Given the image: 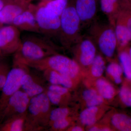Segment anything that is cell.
<instances>
[{
	"mask_svg": "<svg viewBox=\"0 0 131 131\" xmlns=\"http://www.w3.org/2000/svg\"><path fill=\"white\" fill-rule=\"evenodd\" d=\"M50 70L49 80L52 84L61 85L66 88H69L71 86L72 82L70 77L61 74L56 71Z\"/></svg>",
	"mask_w": 131,
	"mask_h": 131,
	"instance_id": "d6986e66",
	"label": "cell"
},
{
	"mask_svg": "<svg viewBox=\"0 0 131 131\" xmlns=\"http://www.w3.org/2000/svg\"><path fill=\"white\" fill-rule=\"evenodd\" d=\"M97 92L93 89H88L83 92V96L86 102L91 100L97 94Z\"/></svg>",
	"mask_w": 131,
	"mask_h": 131,
	"instance_id": "836d02e7",
	"label": "cell"
},
{
	"mask_svg": "<svg viewBox=\"0 0 131 131\" xmlns=\"http://www.w3.org/2000/svg\"><path fill=\"white\" fill-rule=\"evenodd\" d=\"M96 87L99 94L103 98L110 99L115 94V89L110 83L103 79H100L96 82Z\"/></svg>",
	"mask_w": 131,
	"mask_h": 131,
	"instance_id": "ac0fdd59",
	"label": "cell"
},
{
	"mask_svg": "<svg viewBox=\"0 0 131 131\" xmlns=\"http://www.w3.org/2000/svg\"><path fill=\"white\" fill-rule=\"evenodd\" d=\"M3 6L0 11V23L12 25L14 19L26 10L30 2L28 0H3Z\"/></svg>",
	"mask_w": 131,
	"mask_h": 131,
	"instance_id": "52a82bcc",
	"label": "cell"
},
{
	"mask_svg": "<svg viewBox=\"0 0 131 131\" xmlns=\"http://www.w3.org/2000/svg\"><path fill=\"white\" fill-rule=\"evenodd\" d=\"M69 125V121L66 118H64L54 121L53 126L55 129H63L66 128Z\"/></svg>",
	"mask_w": 131,
	"mask_h": 131,
	"instance_id": "1f68e13d",
	"label": "cell"
},
{
	"mask_svg": "<svg viewBox=\"0 0 131 131\" xmlns=\"http://www.w3.org/2000/svg\"><path fill=\"white\" fill-rule=\"evenodd\" d=\"M38 68H47L71 78L77 76L80 70L78 63L73 59L61 55H54L30 63Z\"/></svg>",
	"mask_w": 131,
	"mask_h": 131,
	"instance_id": "277c9868",
	"label": "cell"
},
{
	"mask_svg": "<svg viewBox=\"0 0 131 131\" xmlns=\"http://www.w3.org/2000/svg\"><path fill=\"white\" fill-rule=\"evenodd\" d=\"M100 2L101 9L108 16L112 24L120 10V1L100 0Z\"/></svg>",
	"mask_w": 131,
	"mask_h": 131,
	"instance_id": "5bb4252c",
	"label": "cell"
},
{
	"mask_svg": "<svg viewBox=\"0 0 131 131\" xmlns=\"http://www.w3.org/2000/svg\"><path fill=\"white\" fill-rule=\"evenodd\" d=\"M21 87L29 97H33L43 92V89L39 84L36 83L30 75L25 74L21 79Z\"/></svg>",
	"mask_w": 131,
	"mask_h": 131,
	"instance_id": "9a60e30c",
	"label": "cell"
},
{
	"mask_svg": "<svg viewBox=\"0 0 131 131\" xmlns=\"http://www.w3.org/2000/svg\"><path fill=\"white\" fill-rule=\"evenodd\" d=\"M98 111V108L96 106L89 107L83 110L80 114L81 122L85 125H93L96 122Z\"/></svg>",
	"mask_w": 131,
	"mask_h": 131,
	"instance_id": "ffe728a7",
	"label": "cell"
},
{
	"mask_svg": "<svg viewBox=\"0 0 131 131\" xmlns=\"http://www.w3.org/2000/svg\"><path fill=\"white\" fill-rule=\"evenodd\" d=\"M103 98L100 95H96L90 100L86 102L87 106L88 107L91 106H96L100 105L103 102Z\"/></svg>",
	"mask_w": 131,
	"mask_h": 131,
	"instance_id": "f546056e",
	"label": "cell"
},
{
	"mask_svg": "<svg viewBox=\"0 0 131 131\" xmlns=\"http://www.w3.org/2000/svg\"><path fill=\"white\" fill-rule=\"evenodd\" d=\"M6 78L5 76L0 75V88H3L6 82Z\"/></svg>",
	"mask_w": 131,
	"mask_h": 131,
	"instance_id": "e575fe53",
	"label": "cell"
},
{
	"mask_svg": "<svg viewBox=\"0 0 131 131\" xmlns=\"http://www.w3.org/2000/svg\"><path fill=\"white\" fill-rule=\"evenodd\" d=\"M60 31L58 37L62 44L69 46L81 38V20L75 8L73 0L69 2L60 16Z\"/></svg>",
	"mask_w": 131,
	"mask_h": 131,
	"instance_id": "7a4b0ae2",
	"label": "cell"
},
{
	"mask_svg": "<svg viewBox=\"0 0 131 131\" xmlns=\"http://www.w3.org/2000/svg\"><path fill=\"white\" fill-rule=\"evenodd\" d=\"M28 108L31 114L34 116H37L42 114L36 96L32 97L30 101Z\"/></svg>",
	"mask_w": 131,
	"mask_h": 131,
	"instance_id": "83f0119b",
	"label": "cell"
},
{
	"mask_svg": "<svg viewBox=\"0 0 131 131\" xmlns=\"http://www.w3.org/2000/svg\"><path fill=\"white\" fill-rule=\"evenodd\" d=\"M29 96L24 91L18 90L12 94L9 100L10 105L19 113L25 112L30 102Z\"/></svg>",
	"mask_w": 131,
	"mask_h": 131,
	"instance_id": "4fadbf2b",
	"label": "cell"
},
{
	"mask_svg": "<svg viewBox=\"0 0 131 131\" xmlns=\"http://www.w3.org/2000/svg\"><path fill=\"white\" fill-rule=\"evenodd\" d=\"M127 2L129 3L130 5H131V0H125Z\"/></svg>",
	"mask_w": 131,
	"mask_h": 131,
	"instance_id": "60d3db41",
	"label": "cell"
},
{
	"mask_svg": "<svg viewBox=\"0 0 131 131\" xmlns=\"http://www.w3.org/2000/svg\"><path fill=\"white\" fill-rule=\"evenodd\" d=\"M2 26H3V24H2L1 23H0V28Z\"/></svg>",
	"mask_w": 131,
	"mask_h": 131,
	"instance_id": "ee69618b",
	"label": "cell"
},
{
	"mask_svg": "<svg viewBox=\"0 0 131 131\" xmlns=\"http://www.w3.org/2000/svg\"><path fill=\"white\" fill-rule=\"evenodd\" d=\"M127 81H128V82H129V83H129V84L131 87V81H129V80H127Z\"/></svg>",
	"mask_w": 131,
	"mask_h": 131,
	"instance_id": "b9f144b4",
	"label": "cell"
},
{
	"mask_svg": "<svg viewBox=\"0 0 131 131\" xmlns=\"http://www.w3.org/2000/svg\"><path fill=\"white\" fill-rule=\"evenodd\" d=\"M52 1V0H42V1Z\"/></svg>",
	"mask_w": 131,
	"mask_h": 131,
	"instance_id": "7bdbcfd3",
	"label": "cell"
},
{
	"mask_svg": "<svg viewBox=\"0 0 131 131\" xmlns=\"http://www.w3.org/2000/svg\"><path fill=\"white\" fill-rule=\"evenodd\" d=\"M36 97L40 106L42 114L47 113L49 110L50 103L47 94L42 93L36 95Z\"/></svg>",
	"mask_w": 131,
	"mask_h": 131,
	"instance_id": "484cf974",
	"label": "cell"
},
{
	"mask_svg": "<svg viewBox=\"0 0 131 131\" xmlns=\"http://www.w3.org/2000/svg\"><path fill=\"white\" fill-rule=\"evenodd\" d=\"M114 31L117 41V46L122 50L131 41V32L120 19L116 18Z\"/></svg>",
	"mask_w": 131,
	"mask_h": 131,
	"instance_id": "7c38bea8",
	"label": "cell"
},
{
	"mask_svg": "<svg viewBox=\"0 0 131 131\" xmlns=\"http://www.w3.org/2000/svg\"><path fill=\"white\" fill-rule=\"evenodd\" d=\"M49 90L56 92L61 95L67 93L68 91V89L67 88L56 84H51L49 86Z\"/></svg>",
	"mask_w": 131,
	"mask_h": 131,
	"instance_id": "4dcf8cb0",
	"label": "cell"
},
{
	"mask_svg": "<svg viewBox=\"0 0 131 131\" xmlns=\"http://www.w3.org/2000/svg\"><path fill=\"white\" fill-rule=\"evenodd\" d=\"M76 11L81 22L88 24L96 16L98 8V0H73Z\"/></svg>",
	"mask_w": 131,
	"mask_h": 131,
	"instance_id": "30bf717a",
	"label": "cell"
},
{
	"mask_svg": "<svg viewBox=\"0 0 131 131\" xmlns=\"http://www.w3.org/2000/svg\"><path fill=\"white\" fill-rule=\"evenodd\" d=\"M75 44L78 61L83 66H90L96 56L95 43L91 37L81 38Z\"/></svg>",
	"mask_w": 131,
	"mask_h": 131,
	"instance_id": "9c48e42d",
	"label": "cell"
},
{
	"mask_svg": "<svg viewBox=\"0 0 131 131\" xmlns=\"http://www.w3.org/2000/svg\"><path fill=\"white\" fill-rule=\"evenodd\" d=\"M120 19L127 27L131 32V11L120 10L116 18Z\"/></svg>",
	"mask_w": 131,
	"mask_h": 131,
	"instance_id": "4316f807",
	"label": "cell"
},
{
	"mask_svg": "<svg viewBox=\"0 0 131 131\" xmlns=\"http://www.w3.org/2000/svg\"><path fill=\"white\" fill-rule=\"evenodd\" d=\"M3 5H4V3H3V0H0V11L1 10L3 7Z\"/></svg>",
	"mask_w": 131,
	"mask_h": 131,
	"instance_id": "f35d334b",
	"label": "cell"
},
{
	"mask_svg": "<svg viewBox=\"0 0 131 131\" xmlns=\"http://www.w3.org/2000/svg\"><path fill=\"white\" fill-rule=\"evenodd\" d=\"M36 17L40 34L49 38L58 36L61 25L60 16L47 13L41 2L36 6Z\"/></svg>",
	"mask_w": 131,
	"mask_h": 131,
	"instance_id": "5b68a950",
	"label": "cell"
},
{
	"mask_svg": "<svg viewBox=\"0 0 131 131\" xmlns=\"http://www.w3.org/2000/svg\"><path fill=\"white\" fill-rule=\"evenodd\" d=\"M124 84L119 91L120 100L124 106L131 107V87L129 84Z\"/></svg>",
	"mask_w": 131,
	"mask_h": 131,
	"instance_id": "cb8c5ba5",
	"label": "cell"
},
{
	"mask_svg": "<svg viewBox=\"0 0 131 131\" xmlns=\"http://www.w3.org/2000/svg\"><path fill=\"white\" fill-rule=\"evenodd\" d=\"M90 66L92 75L95 77H100L105 69L104 59L100 55L96 56Z\"/></svg>",
	"mask_w": 131,
	"mask_h": 131,
	"instance_id": "603a6c76",
	"label": "cell"
},
{
	"mask_svg": "<svg viewBox=\"0 0 131 131\" xmlns=\"http://www.w3.org/2000/svg\"><path fill=\"white\" fill-rule=\"evenodd\" d=\"M114 27L111 24L102 25L95 23L90 29V37L96 43L101 52L109 58L113 56L117 47Z\"/></svg>",
	"mask_w": 131,
	"mask_h": 131,
	"instance_id": "3957f363",
	"label": "cell"
},
{
	"mask_svg": "<svg viewBox=\"0 0 131 131\" xmlns=\"http://www.w3.org/2000/svg\"><path fill=\"white\" fill-rule=\"evenodd\" d=\"M21 38L20 30L9 25L0 28V50L6 53L17 52L20 47Z\"/></svg>",
	"mask_w": 131,
	"mask_h": 131,
	"instance_id": "8992f818",
	"label": "cell"
},
{
	"mask_svg": "<svg viewBox=\"0 0 131 131\" xmlns=\"http://www.w3.org/2000/svg\"><path fill=\"white\" fill-rule=\"evenodd\" d=\"M69 111L66 108H58L52 111L50 115V119L53 122L58 120L66 118L69 114Z\"/></svg>",
	"mask_w": 131,
	"mask_h": 131,
	"instance_id": "d4e9b609",
	"label": "cell"
},
{
	"mask_svg": "<svg viewBox=\"0 0 131 131\" xmlns=\"http://www.w3.org/2000/svg\"><path fill=\"white\" fill-rule=\"evenodd\" d=\"M71 131H82L83 129L81 127L79 126H75L73 127L71 129Z\"/></svg>",
	"mask_w": 131,
	"mask_h": 131,
	"instance_id": "d590c367",
	"label": "cell"
},
{
	"mask_svg": "<svg viewBox=\"0 0 131 131\" xmlns=\"http://www.w3.org/2000/svg\"><path fill=\"white\" fill-rule=\"evenodd\" d=\"M110 130H111L110 129L108 128H106V127L100 129V130H99L100 131H108Z\"/></svg>",
	"mask_w": 131,
	"mask_h": 131,
	"instance_id": "74e56055",
	"label": "cell"
},
{
	"mask_svg": "<svg viewBox=\"0 0 131 131\" xmlns=\"http://www.w3.org/2000/svg\"><path fill=\"white\" fill-rule=\"evenodd\" d=\"M113 125L118 130L131 131V117L122 113L115 114L112 118Z\"/></svg>",
	"mask_w": 131,
	"mask_h": 131,
	"instance_id": "e0dca14e",
	"label": "cell"
},
{
	"mask_svg": "<svg viewBox=\"0 0 131 131\" xmlns=\"http://www.w3.org/2000/svg\"><path fill=\"white\" fill-rule=\"evenodd\" d=\"M26 73L22 68H15L9 71L6 82L3 88V93L6 95H12L19 90L21 87V80Z\"/></svg>",
	"mask_w": 131,
	"mask_h": 131,
	"instance_id": "8fae6325",
	"label": "cell"
},
{
	"mask_svg": "<svg viewBox=\"0 0 131 131\" xmlns=\"http://www.w3.org/2000/svg\"><path fill=\"white\" fill-rule=\"evenodd\" d=\"M24 120L22 119H18L12 123L10 130L12 131H20L23 130Z\"/></svg>",
	"mask_w": 131,
	"mask_h": 131,
	"instance_id": "d6a6232c",
	"label": "cell"
},
{
	"mask_svg": "<svg viewBox=\"0 0 131 131\" xmlns=\"http://www.w3.org/2000/svg\"><path fill=\"white\" fill-rule=\"evenodd\" d=\"M106 71L113 78L115 83L119 84L122 83V76L124 72L121 64L115 62L111 63L108 66Z\"/></svg>",
	"mask_w": 131,
	"mask_h": 131,
	"instance_id": "7402d4cb",
	"label": "cell"
},
{
	"mask_svg": "<svg viewBox=\"0 0 131 131\" xmlns=\"http://www.w3.org/2000/svg\"><path fill=\"white\" fill-rule=\"evenodd\" d=\"M28 1H29L30 2H31V1L32 0H28Z\"/></svg>",
	"mask_w": 131,
	"mask_h": 131,
	"instance_id": "f6af8a7d",
	"label": "cell"
},
{
	"mask_svg": "<svg viewBox=\"0 0 131 131\" xmlns=\"http://www.w3.org/2000/svg\"><path fill=\"white\" fill-rule=\"evenodd\" d=\"M119 59L127 80L131 81V58L127 51L121 50L119 54Z\"/></svg>",
	"mask_w": 131,
	"mask_h": 131,
	"instance_id": "44dd1931",
	"label": "cell"
},
{
	"mask_svg": "<svg viewBox=\"0 0 131 131\" xmlns=\"http://www.w3.org/2000/svg\"><path fill=\"white\" fill-rule=\"evenodd\" d=\"M99 130H100V129L98 128V127L96 126H94L90 128L89 130L90 131H99Z\"/></svg>",
	"mask_w": 131,
	"mask_h": 131,
	"instance_id": "8d00e7d4",
	"label": "cell"
},
{
	"mask_svg": "<svg viewBox=\"0 0 131 131\" xmlns=\"http://www.w3.org/2000/svg\"><path fill=\"white\" fill-rule=\"evenodd\" d=\"M127 51H128L129 56H130V57L131 58V47L129 49V50Z\"/></svg>",
	"mask_w": 131,
	"mask_h": 131,
	"instance_id": "ab89813d",
	"label": "cell"
},
{
	"mask_svg": "<svg viewBox=\"0 0 131 131\" xmlns=\"http://www.w3.org/2000/svg\"><path fill=\"white\" fill-rule=\"evenodd\" d=\"M46 11L55 16H61L67 7L69 0H52L41 2Z\"/></svg>",
	"mask_w": 131,
	"mask_h": 131,
	"instance_id": "2e32d148",
	"label": "cell"
},
{
	"mask_svg": "<svg viewBox=\"0 0 131 131\" xmlns=\"http://www.w3.org/2000/svg\"><path fill=\"white\" fill-rule=\"evenodd\" d=\"M50 102L54 105H58L60 103L62 98V95L56 92L48 90L47 94Z\"/></svg>",
	"mask_w": 131,
	"mask_h": 131,
	"instance_id": "f1b7e54d",
	"label": "cell"
},
{
	"mask_svg": "<svg viewBox=\"0 0 131 131\" xmlns=\"http://www.w3.org/2000/svg\"><path fill=\"white\" fill-rule=\"evenodd\" d=\"M54 49L55 45L50 38L39 34H28L21 39V46L17 51V59L20 63L29 64L51 56Z\"/></svg>",
	"mask_w": 131,
	"mask_h": 131,
	"instance_id": "6da1fadb",
	"label": "cell"
},
{
	"mask_svg": "<svg viewBox=\"0 0 131 131\" xmlns=\"http://www.w3.org/2000/svg\"><path fill=\"white\" fill-rule=\"evenodd\" d=\"M36 6L30 4L28 8L14 20L12 25L20 30L40 33L36 17Z\"/></svg>",
	"mask_w": 131,
	"mask_h": 131,
	"instance_id": "ba28073f",
	"label": "cell"
}]
</instances>
